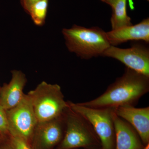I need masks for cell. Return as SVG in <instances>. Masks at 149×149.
Segmentation results:
<instances>
[{"label":"cell","mask_w":149,"mask_h":149,"mask_svg":"<svg viewBox=\"0 0 149 149\" xmlns=\"http://www.w3.org/2000/svg\"><path fill=\"white\" fill-rule=\"evenodd\" d=\"M149 90V77L126 68L122 76L109 85L101 95L80 104L89 107L113 109L133 106Z\"/></svg>","instance_id":"cell-1"},{"label":"cell","mask_w":149,"mask_h":149,"mask_svg":"<svg viewBox=\"0 0 149 149\" xmlns=\"http://www.w3.org/2000/svg\"><path fill=\"white\" fill-rule=\"evenodd\" d=\"M68 50L84 59L102 56L111 46L107 32L97 27L91 28L74 24L62 31Z\"/></svg>","instance_id":"cell-2"},{"label":"cell","mask_w":149,"mask_h":149,"mask_svg":"<svg viewBox=\"0 0 149 149\" xmlns=\"http://www.w3.org/2000/svg\"><path fill=\"white\" fill-rule=\"evenodd\" d=\"M38 123L45 122L64 115L68 109L61 88L58 84L42 81L27 94Z\"/></svg>","instance_id":"cell-3"},{"label":"cell","mask_w":149,"mask_h":149,"mask_svg":"<svg viewBox=\"0 0 149 149\" xmlns=\"http://www.w3.org/2000/svg\"><path fill=\"white\" fill-rule=\"evenodd\" d=\"M65 125L64 136L56 149L101 148L99 138L88 121L69 108L65 113Z\"/></svg>","instance_id":"cell-4"},{"label":"cell","mask_w":149,"mask_h":149,"mask_svg":"<svg viewBox=\"0 0 149 149\" xmlns=\"http://www.w3.org/2000/svg\"><path fill=\"white\" fill-rule=\"evenodd\" d=\"M68 108L88 121L100 140L102 149H115L113 109L95 108L68 102Z\"/></svg>","instance_id":"cell-5"},{"label":"cell","mask_w":149,"mask_h":149,"mask_svg":"<svg viewBox=\"0 0 149 149\" xmlns=\"http://www.w3.org/2000/svg\"><path fill=\"white\" fill-rule=\"evenodd\" d=\"M6 113L10 135L21 137L31 144L38 121L28 95L25 94L21 101L6 110Z\"/></svg>","instance_id":"cell-6"},{"label":"cell","mask_w":149,"mask_h":149,"mask_svg":"<svg viewBox=\"0 0 149 149\" xmlns=\"http://www.w3.org/2000/svg\"><path fill=\"white\" fill-rule=\"evenodd\" d=\"M102 56L117 60L126 68L149 77V49L146 47L136 44L122 49L111 45Z\"/></svg>","instance_id":"cell-7"},{"label":"cell","mask_w":149,"mask_h":149,"mask_svg":"<svg viewBox=\"0 0 149 149\" xmlns=\"http://www.w3.org/2000/svg\"><path fill=\"white\" fill-rule=\"evenodd\" d=\"M64 125L65 114L53 120L38 123L31 142L32 149H54L63 138Z\"/></svg>","instance_id":"cell-8"},{"label":"cell","mask_w":149,"mask_h":149,"mask_svg":"<svg viewBox=\"0 0 149 149\" xmlns=\"http://www.w3.org/2000/svg\"><path fill=\"white\" fill-rule=\"evenodd\" d=\"M115 113L128 122L138 133L144 146L149 143V107L124 106L114 109Z\"/></svg>","instance_id":"cell-9"},{"label":"cell","mask_w":149,"mask_h":149,"mask_svg":"<svg viewBox=\"0 0 149 149\" xmlns=\"http://www.w3.org/2000/svg\"><path fill=\"white\" fill-rule=\"evenodd\" d=\"M11 74L10 81L0 88V106L6 110L16 106L25 95L23 90L27 82L26 75L17 70H12Z\"/></svg>","instance_id":"cell-10"},{"label":"cell","mask_w":149,"mask_h":149,"mask_svg":"<svg viewBox=\"0 0 149 149\" xmlns=\"http://www.w3.org/2000/svg\"><path fill=\"white\" fill-rule=\"evenodd\" d=\"M111 45L116 46L129 41H144L149 42V19H145L141 22L107 32Z\"/></svg>","instance_id":"cell-11"},{"label":"cell","mask_w":149,"mask_h":149,"mask_svg":"<svg viewBox=\"0 0 149 149\" xmlns=\"http://www.w3.org/2000/svg\"><path fill=\"white\" fill-rule=\"evenodd\" d=\"M115 149H143L144 145L135 129L114 113Z\"/></svg>","instance_id":"cell-12"},{"label":"cell","mask_w":149,"mask_h":149,"mask_svg":"<svg viewBox=\"0 0 149 149\" xmlns=\"http://www.w3.org/2000/svg\"><path fill=\"white\" fill-rule=\"evenodd\" d=\"M111 7L112 9L110 19L111 30L133 24L131 18L127 15L126 0H116Z\"/></svg>","instance_id":"cell-13"},{"label":"cell","mask_w":149,"mask_h":149,"mask_svg":"<svg viewBox=\"0 0 149 149\" xmlns=\"http://www.w3.org/2000/svg\"><path fill=\"white\" fill-rule=\"evenodd\" d=\"M48 0H40L30 7L27 13L31 16L34 24L41 26L45 24L47 13Z\"/></svg>","instance_id":"cell-14"},{"label":"cell","mask_w":149,"mask_h":149,"mask_svg":"<svg viewBox=\"0 0 149 149\" xmlns=\"http://www.w3.org/2000/svg\"><path fill=\"white\" fill-rule=\"evenodd\" d=\"M7 139L12 149H33L31 144L21 137L10 135Z\"/></svg>","instance_id":"cell-15"},{"label":"cell","mask_w":149,"mask_h":149,"mask_svg":"<svg viewBox=\"0 0 149 149\" xmlns=\"http://www.w3.org/2000/svg\"><path fill=\"white\" fill-rule=\"evenodd\" d=\"M0 135L7 138L10 135L6 110L0 106Z\"/></svg>","instance_id":"cell-16"},{"label":"cell","mask_w":149,"mask_h":149,"mask_svg":"<svg viewBox=\"0 0 149 149\" xmlns=\"http://www.w3.org/2000/svg\"><path fill=\"white\" fill-rule=\"evenodd\" d=\"M39 1L40 0H21L20 3L22 7L27 13L31 6Z\"/></svg>","instance_id":"cell-17"},{"label":"cell","mask_w":149,"mask_h":149,"mask_svg":"<svg viewBox=\"0 0 149 149\" xmlns=\"http://www.w3.org/2000/svg\"><path fill=\"white\" fill-rule=\"evenodd\" d=\"M0 149H12L7 138L0 141Z\"/></svg>","instance_id":"cell-18"},{"label":"cell","mask_w":149,"mask_h":149,"mask_svg":"<svg viewBox=\"0 0 149 149\" xmlns=\"http://www.w3.org/2000/svg\"><path fill=\"white\" fill-rule=\"evenodd\" d=\"M101 1L103 2L106 3L111 6L116 0H101Z\"/></svg>","instance_id":"cell-19"},{"label":"cell","mask_w":149,"mask_h":149,"mask_svg":"<svg viewBox=\"0 0 149 149\" xmlns=\"http://www.w3.org/2000/svg\"><path fill=\"white\" fill-rule=\"evenodd\" d=\"M143 149H149V143L145 146Z\"/></svg>","instance_id":"cell-20"},{"label":"cell","mask_w":149,"mask_h":149,"mask_svg":"<svg viewBox=\"0 0 149 149\" xmlns=\"http://www.w3.org/2000/svg\"><path fill=\"white\" fill-rule=\"evenodd\" d=\"M4 138H4V137H2V136L0 135V141H1V140H3V139H4Z\"/></svg>","instance_id":"cell-21"},{"label":"cell","mask_w":149,"mask_h":149,"mask_svg":"<svg viewBox=\"0 0 149 149\" xmlns=\"http://www.w3.org/2000/svg\"><path fill=\"white\" fill-rule=\"evenodd\" d=\"M102 149L101 148H95V149Z\"/></svg>","instance_id":"cell-22"},{"label":"cell","mask_w":149,"mask_h":149,"mask_svg":"<svg viewBox=\"0 0 149 149\" xmlns=\"http://www.w3.org/2000/svg\"><path fill=\"white\" fill-rule=\"evenodd\" d=\"M147 1H149V0H147Z\"/></svg>","instance_id":"cell-23"},{"label":"cell","mask_w":149,"mask_h":149,"mask_svg":"<svg viewBox=\"0 0 149 149\" xmlns=\"http://www.w3.org/2000/svg\"><path fill=\"white\" fill-rule=\"evenodd\" d=\"M0 88H1V87H0Z\"/></svg>","instance_id":"cell-24"}]
</instances>
